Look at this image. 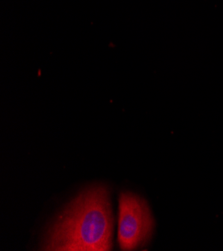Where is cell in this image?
Listing matches in <instances>:
<instances>
[{
	"label": "cell",
	"mask_w": 223,
	"mask_h": 251,
	"mask_svg": "<svg viewBox=\"0 0 223 251\" xmlns=\"http://www.w3.org/2000/svg\"><path fill=\"white\" fill-rule=\"evenodd\" d=\"M113 214L104 185L84 189L47 230L42 250L108 251L112 249Z\"/></svg>",
	"instance_id": "obj_1"
},
{
	"label": "cell",
	"mask_w": 223,
	"mask_h": 251,
	"mask_svg": "<svg viewBox=\"0 0 223 251\" xmlns=\"http://www.w3.org/2000/svg\"><path fill=\"white\" fill-rule=\"evenodd\" d=\"M154 219L148 203L139 195L123 191L119 197L118 243L122 250H134L150 239Z\"/></svg>",
	"instance_id": "obj_2"
}]
</instances>
